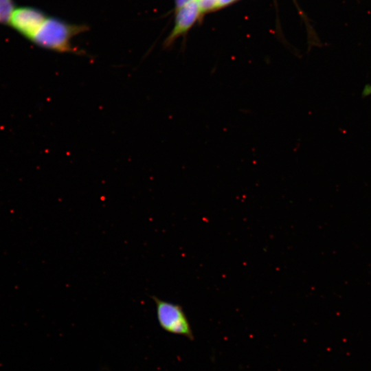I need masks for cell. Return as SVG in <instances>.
<instances>
[{
    "instance_id": "cell-7",
    "label": "cell",
    "mask_w": 371,
    "mask_h": 371,
    "mask_svg": "<svg viewBox=\"0 0 371 371\" xmlns=\"http://www.w3.org/2000/svg\"><path fill=\"white\" fill-rule=\"evenodd\" d=\"M191 1L192 0H175L176 10L179 9Z\"/></svg>"
},
{
    "instance_id": "cell-6",
    "label": "cell",
    "mask_w": 371,
    "mask_h": 371,
    "mask_svg": "<svg viewBox=\"0 0 371 371\" xmlns=\"http://www.w3.org/2000/svg\"><path fill=\"white\" fill-rule=\"evenodd\" d=\"M238 0H217V9L229 5Z\"/></svg>"
},
{
    "instance_id": "cell-1",
    "label": "cell",
    "mask_w": 371,
    "mask_h": 371,
    "mask_svg": "<svg viewBox=\"0 0 371 371\" xmlns=\"http://www.w3.org/2000/svg\"><path fill=\"white\" fill-rule=\"evenodd\" d=\"M86 27L67 23L54 17H47L31 41L39 47L60 53L80 54L74 47L71 39L84 32Z\"/></svg>"
},
{
    "instance_id": "cell-4",
    "label": "cell",
    "mask_w": 371,
    "mask_h": 371,
    "mask_svg": "<svg viewBox=\"0 0 371 371\" xmlns=\"http://www.w3.org/2000/svg\"><path fill=\"white\" fill-rule=\"evenodd\" d=\"M175 25L164 41L168 47L180 36L185 35L202 14L196 0H192L177 10Z\"/></svg>"
},
{
    "instance_id": "cell-5",
    "label": "cell",
    "mask_w": 371,
    "mask_h": 371,
    "mask_svg": "<svg viewBox=\"0 0 371 371\" xmlns=\"http://www.w3.org/2000/svg\"><path fill=\"white\" fill-rule=\"evenodd\" d=\"M14 10L13 0H0V23L9 24Z\"/></svg>"
},
{
    "instance_id": "cell-3",
    "label": "cell",
    "mask_w": 371,
    "mask_h": 371,
    "mask_svg": "<svg viewBox=\"0 0 371 371\" xmlns=\"http://www.w3.org/2000/svg\"><path fill=\"white\" fill-rule=\"evenodd\" d=\"M47 17L41 10L37 8L19 7L14 8L9 25L30 40Z\"/></svg>"
},
{
    "instance_id": "cell-2",
    "label": "cell",
    "mask_w": 371,
    "mask_h": 371,
    "mask_svg": "<svg viewBox=\"0 0 371 371\" xmlns=\"http://www.w3.org/2000/svg\"><path fill=\"white\" fill-rule=\"evenodd\" d=\"M156 307L157 319L160 327L165 331L186 337L192 341L193 332L182 306L152 296Z\"/></svg>"
}]
</instances>
